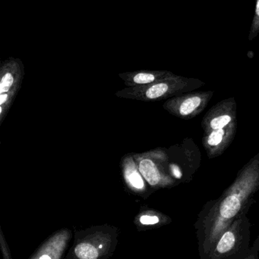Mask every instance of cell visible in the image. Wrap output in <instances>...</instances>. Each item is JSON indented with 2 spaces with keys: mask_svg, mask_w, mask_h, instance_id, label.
<instances>
[{
  "mask_svg": "<svg viewBox=\"0 0 259 259\" xmlns=\"http://www.w3.org/2000/svg\"><path fill=\"white\" fill-rule=\"evenodd\" d=\"M250 222L242 214L200 259H245L250 252Z\"/></svg>",
  "mask_w": 259,
  "mask_h": 259,
  "instance_id": "cell-1",
  "label": "cell"
},
{
  "mask_svg": "<svg viewBox=\"0 0 259 259\" xmlns=\"http://www.w3.org/2000/svg\"><path fill=\"white\" fill-rule=\"evenodd\" d=\"M138 170L151 185L155 186L159 184L161 174L156 164L150 158H142L138 164Z\"/></svg>",
  "mask_w": 259,
  "mask_h": 259,
  "instance_id": "cell-2",
  "label": "cell"
},
{
  "mask_svg": "<svg viewBox=\"0 0 259 259\" xmlns=\"http://www.w3.org/2000/svg\"><path fill=\"white\" fill-rule=\"evenodd\" d=\"M126 178L129 184L132 186L134 188L138 189V190L144 189V184L142 175L137 170L135 164H134V166L129 164L126 167Z\"/></svg>",
  "mask_w": 259,
  "mask_h": 259,
  "instance_id": "cell-3",
  "label": "cell"
},
{
  "mask_svg": "<svg viewBox=\"0 0 259 259\" xmlns=\"http://www.w3.org/2000/svg\"><path fill=\"white\" fill-rule=\"evenodd\" d=\"M75 252L79 259H97L98 257V251L89 243H84L78 245Z\"/></svg>",
  "mask_w": 259,
  "mask_h": 259,
  "instance_id": "cell-4",
  "label": "cell"
},
{
  "mask_svg": "<svg viewBox=\"0 0 259 259\" xmlns=\"http://www.w3.org/2000/svg\"><path fill=\"white\" fill-rule=\"evenodd\" d=\"M169 87L167 83H158L147 88L144 92V96L149 100H155L164 96L168 91Z\"/></svg>",
  "mask_w": 259,
  "mask_h": 259,
  "instance_id": "cell-5",
  "label": "cell"
},
{
  "mask_svg": "<svg viewBox=\"0 0 259 259\" xmlns=\"http://www.w3.org/2000/svg\"><path fill=\"white\" fill-rule=\"evenodd\" d=\"M201 104V99L198 97H193L187 99L181 104L179 112L181 115H188L194 112Z\"/></svg>",
  "mask_w": 259,
  "mask_h": 259,
  "instance_id": "cell-6",
  "label": "cell"
},
{
  "mask_svg": "<svg viewBox=\"0 0 259 259\" xmlns=\"http://www.w3.org/2000/svg\"><path fill=\"white\" fill-rule=\"evenodd\" d=\"M14 82H15V78L13 74L10 72L6 73L2 77L1 82H0V94H7L14 84Z\"/></svg>",
  "mask_w": 259,
  "mask_h": 259,
  "instance_id": "cell-7",
  "label": "cell"
},
{
  "mask_svg": "<svg viewBox=\"0 0 259 259\" xmlns=\"http://www.w3.org/2000/svg\"><path fill=\"white\" fill-rule=\"evenodd\" d=\"M155 76L151 73H138L132 78V82L135 84H147L155 81Z\"/></svg>",
  "mask_w": 259,
  "mask_h": 259,
  "instance_id": "cell-8",
  "label": "cell"
},
{
  "mask_svg": "<svg viewBox=\"0 0 259 259\" xmlns=\"http://www.w3.org/2000/svg\"><path fill=\"white\" fill-rule=\"evenodd\" d=\"M231 118L229 115H222V116L217 117L211 121V128L214 130L223 129L225 126L228 125L231 122Z\"/></svg>",
  "mask_w": 259,
  "mask_h": 259,
  "instance_id": "cell-9",
  "label": "cell"
},
{
  "mask_svg": "<svg viewBox=\"0 0 259 259\" xmlns=\"http://www.w3.org/2000/svg\"><path fill=\"white\" fill-rule=\"evenodd\" d=\"M225 131L223 129L214 130L208 137V143L211 146H217L223 140Z\"/></svg>",
  "mask_w": 259,
  "mask_h": 259,
  "instance_id": "cell-10",
  "label": "cell"
},
{
  "mask_svg": "<svg viewBox=\"0 0 259 259\" xmlns=\"http://www.w3.org/2000/svg\"><path fill=\"white\" fill-rule=\"evenodd\" d=\"M161 222V219L157 215H143L140 219V222L144 225H155Z\"/></svg>",
  "mask_w": 259,
  "mask_h": 259,
  "instance_id": "cell-11",
  "label": "cell"
},
{
  "mask_svg": "<svg viewBox=\"0 0 259 259\" xmlns=\"http://www.w3.org/2000/svg\"><path fill=\"white\" fill-rule=\"evenodd\" d=\"M245 259H259V232L256 239L253 242L250 252Z\"/></svg>",
  "mask_w": 259,
  "mask_h": 259,
  "instance_id": "cell-12",
  "label": "cell"
},
{
  "mask_svg": "<svg viewBox=\"0 0 259 259\" xmlns=\"http://www.w3.org/2000/svg\"><path fill=\"white\" fill-rule=\"evenodd\" d=\"M171 170L175 178H178V179L181 178V177H182V172H181L180 169H179V167H178L177 165H175V164L171 165Z\"/></svg>",
  "mask_w": 259,
  "mask_h": 259,
  "instance_id": "cell-13",
  "label": "cell"
},
{
  "mask_svg": "<svg viewBox=\"0 0 259 259\" xmlns=\"http://www.w3.org/2000/svg\"><path fill=\"white\" fill-rule=\"evenodd\" d=\"M9 100V95L8 94H0V106H3L4 103Z\"/></svg>",
  "mask_w": 259,
  "mask_h": 259,
  "instance_id": "cell-14",
  "label": "cell"
},
{
  "mask_svg": "<svg viewBox=\"0 0 259 259\" xmlns=\"http://www.w3.org/2000/svg\"><path fill=\"white\" fill-rule=\"evenodd\" d=\"M39 259H52V258L49 255H43L40 257Z\"/></svg>",
  "mask_w": 259,
  "mask_h": 259,
  "instance_id": "cell-15",
  "label": "cell"
},
{
  "mask_svg": "<svg viewBox=\"0 0 259 259\" xmlns=\"http://www.w3.org/2000/svg\"><path fill=\"white\" fill-rule=\"evenodd\" d=\"M256 13L257 15H259V0H258V3H257Z\"/></svg>",
  "mask_w": 259,
  "mask_h": 259,
  "instance_id": "cell-16",
  "label": "cell"
}]
</instances>
